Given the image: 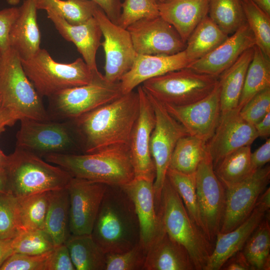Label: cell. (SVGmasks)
<instances>
[{
    "mask_svg": "<svg viewBox=\"0 0 270 270\" xmlns=\"http://www.w3.org/2000/svg\"><path fill=\"white\" fill-rule=\"evenodd\" d=\"M139 110L138 94L132 90L72 120L82 154L128 148Z\"/></svg>",
    "mask_w": 270,
    "mask_h": 270,
    "instance_id": "cell-1",
    "label": "cell"
},
{
    "mask_svg": "<svg viewBox=\"0 0 270 270\" xmlns=\"http://www.w3.org/2000/svg\"><path fill=\"white\" fill-rule=\"evenodd\" d=\"M90 234L106 254L122 253L140 242L134 204L121 186L108 185Z\"/></svg>",
    "mask_w": 270,
    "mask_h": 270,
    "instance_id": "cell-2",
    "label": "cell"
},
{
    "mask_svg": "<svg viewBox=\"0 0 270 270\" xmlns=\"http://www.w3.org/2000/svg\"><path fill=\"white\" fill-rule=\"evenodd\" d=\"M42 158L63 168L72 177L107 185L122 186L135 178L128 147L91 154H51Z\"/></svg>",
    "mask_w": 270,
    "mask_h": 270,
    "instance_id": "cell-3",
    "label": "cell"
},
{
    "mask_svg": "<svg viewBox=\"0 0 270 270\" xmlns=\"http://www.w3.org/2000/svg\"><path fill=\"white\" fill-rule=\"evenodd\" d=\"M4 178L8 193L20 198L65 188L72 176L60 167L16 146L8 156Z\"/></svg>",
    "mask_w": 270,
    "mask_h": 270,
    "instance_id": "cell-4",
    "label": "cell"
},
{
    "mask_svg": "<svg viewBox=\"0 0 270 270\" xmlns=\"http://www.w3.org/2000/svg\"><path fill=\"white\" fill-rule=\"evenodd\" d=\"M167 234L188 252L196 270H204L214 247L190 218L178 194L166 176L158 212Z\"/></svg>",
    "mask_w": 270,
    "mask_h": 270,
    "instance_id": "cell-5",
    "label": "cell"
},
{
    "mask_svg": "<svg viewBox=\"0 0 270 270\" xmlns=\"http://www.w3.org/2000/svg\"><path fill=\"white\" fill-rule=\"evenodd\" d=\"M0 96L4 106L16 120H50L34 86L26 76L17 52L11 48L2 53Z\"/></svg>",
    "mask_w": 270,
    "mask_h": 270,
    "instance_id": "cell-6",
    "label": "cell"
},
{
    "mask_svg": "<svg viewBox=\"0 0 270 270\" xmlns=\"http://www.w3.org/2000/svg\"><path fill=\"white\" fill-rule=\"evenodd\" d=\"M22 64L42 98H48L64 90L87 84L98 72L91 70L82 58L69 64L57 62L42 48L30 58L22 60Z\"/></svg>",
    "mask_w": 270,
    "mask_h": 270,
    "instance_id": "cell-7",
    "label": "cell"
},
{
    "mask_svg": "<svg viewBox=\"0 0 270 270\" xmlns=\"http://www.w3.org/2000/svg\"><path fill=\"white\" fill-rule=\"evenodd\" d=\"M120 82H108L98 72L89 84L64 90L48 98L51 120H74L122 95Z\"/></svg>",
    "mask_w": 270,
    "mask_h": 270,
    "instance_id": "cell-8",
    "label": "cell"
},
{
    "mask_svg": "<svg viewBox=\"0 0 270 270\" xmlns=\"http://www.w3.org/2000/svg\"><path fill=\"white\" fill-rule=\"evenodd\" d=\"M16 134V146L41 158L51 154H76L81 148L72 120L22 118Z\"/></svg>",
    "mask_w": 270,
    "mask_h": 270,
    "instance_id": "cell-9",
    "label": "cell"
},
{
    "mask_svg": "<svg viewBox=\"0 0 270 270\" xmlns=\"http://www.w3.org/2000/svg\"><path fill=\"white\" fill-rule=\"evenodd\" d=\"M218 83V77L196 72L188 68L150 78L143 89L164 104L184 106L208 95Z\"/></svg>",
    "mask_w": 270,
    "mask_h": 270,
    "instance_id": "cell-10",
    "label": "cell"
},
{
    "mask_svg": "<svg viewBox=\"0 0 270 270\" xmlns=\"http://www.w3.org/2000/svg\"><path fill=\"white\" fill-rule=\"evenodd\" d=\"M146 94L152 104L156 118L150 146L156 168L153 188L158 212L162 190L172 154L178 140L188 134L184 127L168 112L162 102L148 93Z\"/></svg>",
    "mask_w": 270,
    "mask_h": 270,
    "instance_id": "cell-11",
    "label": "cell"
},
{
    "mask_svg": "<svg viewBox=\"0 0 270 270\" xmlns=\"http://www.w3.org/2000/svg\"><path fill=\"white\" fill-rule=\"evenodd\" d=\"M196 192L204 232L212 244L220 232L226 206V188L216 176L207 150L196 172Z\"/></svg>",
    "mask_w": 270,
    "mask_h": 270,
    "instance_id": "cell-12",
    "label": "cell"
},
{
    "mask_svg": "<svg viewBox=\"0 0 270 270\" xmlns=\"http://www.w3.org/2000/svg\"><path fill=\"white\" fill-rule=\"evenodd\" d=\"M93 16L104 38L100 44L105 54L104 76L110 82H120L132 67L138 54L127 29L112 22L98 6Z\"/></svg>",
    "mask_w": 270,
    "mask_h": 270,
    "instance_id": "cell-13",
    "label": "cell"
},
{
    "mask_svg": "<svg viewBox=\"0 0 270 270\" xmlns=\"http://www.w3.org/2000/svg\"><path fill=\"white\" fill-rule=\"evenodd\" d=\"M270 182V167L266 164L243 181L226 188L225 210L220 232H230L248 218Z\"/></svg>",
    "mask_w": 270,
    "mask_h": 270,
    "instance_id": "cell-14",
    "label": "cell"
},
{
    "mask_svg": "<svg viewBox=\"0 0 270 270\" xmlns=\"http://www.w3.org/2000/svg\"><path fill=\"white\" fill-rule=\"evenodd\" d=\"M108 185L72 177L66 188L70 199L71 234H91Z\"/></svg>",
    "mask_w": 270,
    "mask_h": 270,
    "instance_id": "cell-15",
    "label": "cell"
},
{
    "mask_svg": "<svg viewBox=\"0 0 270 270\" xmlns=\"http://www.w3.org/2000/svg\"><path fill=\"white\" fill-rule=\"evenodd\" d=\"M139 113L129 142V152L135 178L154 182L156 168L150 151V136L155 125V114L148 94L138 87Z\"/></svg>",
    "mask_w": 270,
    "mask_h": 270,
    "instance_id": "cell-16",
    "label": "cell"
},
{
    "mask_svg": "<svg viewBox=\"0 0 270 270\" xmlns=\"http://www.w3.org/2000/svg\"><path fill=\"white\" fill-rule=\"evenodd\" d=\"M126 29L138 54H174L186 47L175 28L160 16L140 20Z\"/></svg>",
    "mask_w": 270,
    "mask_h": 270,
    "instance_id": "cell-17",
    "label": "cell"
},
{
    "mask_svg": "<svg viewBox=\"0 0 270 270\" xmlns=\"http://www.w3.org/2000/svg\"><path fill=\"white\" fill-rule=\"evenodd\" d=\"M164 104L188 135L207 142L216 129L222 113L218 80L214 90L197 102L184 106Z\"/></svg>",
    "mask_w": 270,
    "mask_h": 270,
    "instance_id": "cell-18",
    "label": "cell"
},
{
    "mask_svg": "<svg viewBox=\"0 0 270 270\" xmlns=\"http://www.w3.org/2000/svg\"><path fill=\"white\" fill-rule=\"evenodd\" d=\"M236 107L222 112L218 124L206 142L214 167L226 156L245 146H250L258 137L254 126L244 120Z\"/></svg>",
    "mask_w": 270,
    "mask_h": 270,
    "instance_id": "cell-19",
    "label": "cell"
},
{
    "mask_svg": "<svg viewBox=\"0 0 270 270\" xmlns=\"http://www.w3.org/2000/svg\"><path fill=\"white\" fill-rule=\"evenodd\" d=\"M256 42L246 22L219 46L186 68L198 72L218 77Z\"/></svg>",
    "mask_w": 270,
    "mask_h": 270,
    "instance_id": "cell-20",
    "label": "cell"
},
{
    "mask_svg": "<svg viewBox=\"0 0 270 270\" xmlns=\"http://www.w3.org/2000/svg\"><path fill=\"white\" fill-rule=\"evenodd\" d=\"M270 204L258 198L254 209L246 220L230 232H218L204 270H220L228 258L241 250L250 236L270 212Z\"/></svg>",
    "mask_w": 270,
    "mask_h": 270,
    "instance_id": "cell-21",
    "label": "cell"
},
{
    "mask_svg": "<svg viewBox=\"0 0 270 270\" xmlns=\"http://www.w3.org/2000/svg\"><path fill=\"white\" fill-rule=\"evenodd\" d=\"M190 64L184 50L174 54H138L130 70L120 81L122 94L150 78L186 68Z\"/></svg>",
    "mask_w": 270,
    "mask_h": 270,
    "instance_id": "cell-22",
    "label": "cell"
},
{
    "mask_svg": "<svg viewBox=\"0 0 270 270\" xmlns=\"http://www.w3.org/2000/svg\"><path fill=\"white\" fill-rule=\"evenodd\" d=\"M153 184L134 178L121 186L134 203L140 227V242L146 250L161 228L155 206Z\"/></svg>",
    "mask_w": 270,
    "mask_h": 270,
    "instance_id": "cell-23",
    "label": "cell"
},
{
    "mask_svg": "<svg viewBox=\"0 0 270 270\" xmlns=\"http://www.w3.org/2000/svg\"><path fill=\"white\" fill-rule=\"evenodd\" d=\"M50 19L57 31L66 40L72 42L80 54L82 59L92 70H98L96 64V54L101 44L102 32L93 16L86 22L72 24L54 12L46 11Z\"/></svg>",
    "mask_w": 270,
    "mask_h": 270,
    "instance_id": "cell-24",
    "label": "cell"
},
{
    "mask_svg": "<svg viewBox=\"0 0 270 270\" xmlns=\"http://www.w3.org/2000/svg\"><path fill=\"white\" fill-rule=\"evenodd\" d=\"M143 270H196V268L186 248L170 238L161 224L159 232L147 250Z\"/></svg>",
    "mask_w": 270,
    "mask_h": 270,
    "instance_id": "cell-25",
    "label": "cell"
},
{
    "mask_svg": "<svg viewBox=\"0 0 270 270\" xmlns=\"http://www.w3.org/2000/svg\"><path fill=\"white\" fill-rule=\"evenodd\" d=\"M37 0H24L9 34L10 47L21 60L30 58L40 50V32L37 20Z\"/></svg>",
    "mask_w": 270,
    "mask_h": 270,
    "instance_id": "cell-26",
    "label": "cell"
},
{
    "mask_svg": "<svg viewBox=\"0 0 270 270\" xmlns=\"http://www.w3.org/2000/svg\"><path fill=\"white\" fill-rule=\"evenodd\" d=\"M208 3L209 0H164L158 2L160 16L186 42L196 27L208 15Z\"/></svg>",
    "mask_w": 270,
    "mask_h": 270,
    "instance_id": "cell-27",
    "label": "cell"
},
{
    "mask_svg": "<svg viewBox=\"0 0 270 270\" xmlns=\"http://www.w3.org/2000/svg\"><path fill=\"white\" fill-rule=\"evenodd\" d=\"M254 47L245 51L218 77L222 112L238 106Z\"/></svg>",
    "mask_w": 270,
    "mask_h": 270,
    "instance_id": "cell-28",
    "label": "cell"
},
{
    "mask_svg": "<svg viewBox=\"0 0 270 270\" xmlns=\"http://www.w3.org/2000/svg\"><path fill=\"white\" fill-rule=\"evenodd\" d=\"M55 246L64 244L70 236V199L66 187L49 192L44 228Z\"/></svg>",
    "mask_w": 270,
    "mask_h": 270,
    "instance_id": "cell-29",
    "label": "cell"
},
{
    "mask_svg": "<svg viewBox=\"0 0 270 270\" xmlns=\"http://www.w3.org/2000/svg\"><path fill=\"white\" fill-rule=\"evenodd\" d=\"M76 270H106V253L91 234H70L65 243Z\"/></svg>",
    "mask_w": 270,
    "mask_h": 270,
    "instance_id": "cell-30",
    "label": "cell"
},
{
    "mask_svg": "<svg viewBox=\"0 0 270 270\" xmlns=\"http://www.w3.org/2000/svg\"><path fill=\"white\" fill-rule=\"evenodd\" d=\"M228 36L206 16L192 31L186 42L184 51L190 63L204 56Z\"/></svg>",
    "mask_w": 270,
    "mask_h": 270,
    "instance_id": "cell-31",
    "label": "cell"
},
{
    "mask_svg": "<svg viewBox=\"0 0 270 270\" xmlns=\"http://www.w3.org/2000/svg\"><path fill=\"white\" fill-rule=\"evenodd\" d=\"M251 152L250 146L242 147L228 154L214 167L225 188L243 181L255 172L252 168Z\"/></svg>",
    "mask_w": 270,
    "mask_h": 270,
    "instance_id": "cell-32",
    "label": "cell"
},
{
    "mask_svg": "<svg viewBox=\"0 0 270 270\" xmlns=\"http://www.w3.org/2000/svg\"><path fill=\"white\" fill-rule=\"evenodd\" d=\"M206 152V142L186 135L178 142L168 168L185 174H194Z\"/></svg>",
    "mask_w": 270,
    "mask_h": 270,
    "instance_id": "cell-33",
    "label": "cell"
},
{
    "mask_svg": "<svg viewBox=\"0 0 270 270\" xmlns=\"http://www.w3.org/2000/svg\"><path fill=\"white\" fill-rule=\"evenodd\" d=\"M270 87V58L256 46L246 71L238 107H243L253 96Z\"/></svg>",
    "mask_w": 270,
    "mask_h": 270,
    "instance_id": "cell-34",
    "label": "cell"
},
{
    "mask_svg": "<svg viewBox=\"0 0 270 270\" xmlns=\"http://www.w3.org/2000/svg\"><path fill=\"white\" fill-rule=\"evenodd\" d=\"M49 192L16 198L17 223L20 232L33 229H44Z\"/></svg>",
    "mask_w": 270,
    "mask_h": 270,
    "instance_id": "cell-35",
    "label": "cell"
},
{
    "mask_svg": "<svg viewBox=\"0 0 270 270\" xmlns=\"http://www.w3.org/2000/svg\"><path fill=\"white\" fill-rule=\"evenodd\" d=\"M242 251L253 270H270V212L250 236Z\"/></svg>",
    "mask_w": 270,
    "mask_h": 270,
    "instance_id": "cell-36",
    "label": "cell"
},
{
    "mask_svg": "<svg viewBox=\"0 0 270 270\" xmlns=\"http://www.w3.org/2000/svg\"><path fill=\"white\" fill-rule=\"evenodd\" d=\"M97 4L90 0H37L38 10L50 11L72 24L93 17Z\"/></svg>",
    "mask_w": 270,
    "mask_h": 270,
    "instance_id": "cell-37",
    "label": "cell"
},
{
    "mask_svg": "<svg viewBox=\"0 0 270 270\" xmlns=\"http://www.w3.org/2000/svg\"><path fill=\"white\" fill-rule=\"evenodd\" d=\"M208 14L228 36L246 22L242 0H209Z\"/></svg>",
    "mask_w": 270,
    "mask_h": 270,
    "instance_id": "cell-38",
    "label": "cell"
},
{
    "mask_svg": "<svg viewBox=\"0 0 270 270\" xmlns=\"http://www.w3.org/2000/svg\"><path fill=\"white\" fill-rule=\"evenodd\" d=\"M166 177L180 197L191 219L204 232L196 192V173L188 174L168 168Z\"/></svg>",
    "mask_w": 270,
    "mask_h": 270,
    "instance_id": "cell-39",
    "label": "cell"
},
{
    "mask_svg": "<svg viewBox=\"0 0 270 270\" xmlns=\"http://www.w3.org/2000/svg\"><path fill=\"white\" fill-rule=\"evenodd\" d=\"M246 20L254 36L256 46L270 58V16L252 0H242Z\"/></svg>",
    "mask_w": 270,
    "mask_h": 270,
    "instance_id": "cell-40",
    "label": "cell"
},
{
    "mask_svg": "<svg viewBox=\"0 0 270 270\" xmlns=\"http://www.w3.org/2000/svg\"><path fill=\"white\" fill-rule=\"evenodd\" d=\"M14 253L39 255L52 250L55 246L44 229H33L20 232L12 240Z\"/></svg>",
    "mask_w": 270,
    "mask_h": 270,
    "instance_id": "cell-41",
    "label": "cell"
},
{
    "mask_svg": "<svg viewBox=\"0 0 270 270\" xmlns=\"http://www.w3.org/2000/svg\"><path fill=\"white\" fill-rule=\"evenodd\" d=\"M121 8L118 25L125 29L140 20L160 16L157 0H124Z\"/></svg>",
    "mask_w": 270,
    "mask_h": 270,
    "instance_id": "cell-42",
    "label": "cell"
},
{
    "mask_svg": "<svg viewBox=\"0 0 270 270\" xmlns=\"http://www.w3.org/2000/svg\"><path fill=\"white\" fill-rule=\"evenodd\" d=\"M146 252L140 242L126 252L106 254V270H143Z\"/></svg>",
    "mask_w": 270,
    "mask_h": 270,
    "instance_id": "cell-43",
    "label": "cell"
},
{
    "mask_svg": "<svg viewBox=\"0 0 270 270\" xmlns=\"http://www.w3.org/2000/svg\"><path fill=\"white\" fill-rule=\"evenodd\" d=\"M16 198L10 193L0 194V238L12 240L20 232L16 216Z\"/></svg>",
    "mask_w": 270,
    "mask_h": 270,
    "instance_id": "cell-44",
    "label": "cell"
},
{
    "mask_svg": "<svg viewBox=\"0 0 270 270\" xmlns=\"http://www.w3.org/2000/svg\"><path fill=\"white\" fill-rule=\"evenodd\" d=\"M242 117L254 125L270 112V87L253 96L240 110Z\"/></svg>",
    "mask_w": 270,
    "mask_h": 270,
    "instance_id": "cell-45",
    "label": "cell"
},
{
    "mask_svg": "<svg viewBox=\"0 0 270 270\" xmlns=\"http://www.w3.org/2000/svg\"><path fill=\"white\" fill-rule=\"evenodd\" d=\"M52 250L39 255L14 253L4 262L0 270H46Z\"/></svg>",
    "mask_w": 270,
    "mask_h": 270,
    "instance_id": "cell-46",
    "label": "cell"
},
{
    "mask_svg": "<svg viewBox=\"0 0 270 270\" xmlns=\"http://www.w3.org/2000/svg\"><path fill=\"white\" fill-rule=\"evenodd\" d=\"M19 13V7L12 6L0 10V50L3 53L9 48V34Z\"/></svg>",
    "mask_w": 270,
    "mask_h": 270,
    "instance_id": "cell-47",
    "label": "cell"
},
{
    "mask_svg": "<svg viewBox=\"0 0 270 270\" xmlns=\"http://www.w3.org/2000/svg\"><path fill=\"white\" fill-rule=\"evenodd\" d=\"M46 270H76L66 244L55 246L48 260Z\"/></svg>",
    "mask_w": 270,
    "mask_h": 270,
    "instance_id": "cell-48",
    "label": "cell"
},
{
    "mask_svg": "<svg viewBox=\"0 0 270 270\" xmlns=\"http://www.w3.org/2000/svg\"><path fill=\"white\" fill-rule=\"evenodd\" d=\"M270 160V139L268 138L265 142L253 152H251L250 162L252 170L266 166Z\"/></svg>",
    "mask_w": 270,
    "mask_h": 270,
    "instance_id": "cell-49",
    "label": "cell"
},
{
    "mask_svg": "<svg viewBox=\"0 0 270 270\" xmlns=\"http://www.w3.org/2000/svg\"><path fill=\"white\" fill-rule=\"evenodd\" d=\"M95 2L106 14L108 18L118 24L121 14L120 0H90Z\"/></svg>",
    "mask_w": 270,
    "mask_h": 270,
    "instance_id": "cell-50",
    "label": "cell"
},
{
    "mask_svg": "<svg viewBox=\"0 0 270 270\" xmlns=\"http://www.w3.org/2000/svg\"><path fill=\"white\" fill-rule=\"evenodd\" d=\"M220 270H253V268L241 250L228 258Z\"/></svg>",
    "mask_w": 270,
    "mask_h": 270,
    "instance_id": "cell-51",
    "label": "cell"
},
{
    "mask_svg": "<svg viewBox=\"0 0 270 270\" xmlns=\"http://www.w3.org/2000/svg\"><path fill=\"white\" fill-rule=\"evenodd\" d=\"M17 122L12 113L3 105L0 96V133L4 131L7 126H12Z\"/></svg>",
    "mask_w": 270,
    "mask_h": 270,
    "instance_id": "cell-52",
    "label": "cell"
},
{
    "mask_svg": "<svg viewBox=\"0 0 270 270\" xmlns=\"http://www.w3.org/2000/svg\"><path fill=\"white\" fill-rule=\"evenodd\" d=\"M258 136L268 138L270 135V112L254 125Z\"/></svg>",
    "mask_w": 270,
    "mask_h": 270,
    "instance_id": "cell-53",
    "label": "cell"
},
{
    "mask_svg": "<svg viewBox=\"0 0 270 270\" xmlns=\"http://www.w3.org/2000/svg\"><path fill=\"white\" fill-rule=\"evenodd\" d=\"M12 240L0 238V268L4 262L14 253L12 246Z\"/></svg>",
    "mask_w": 270,
    "mask_h": 270,
    "instance_id": "cell-54",
    "label": "cell"
},
{
    "mask_svg": "<svg viewBox=\"0 0 270 270\" xmlns=\"http://www.w3.org/2000/svg\"><path fill=\"white\" fill-rule=\"evenodd\" d=\"M264 12L270 16V0H252Z\"/></svg>",
    "mask_w": 270,
    "mask_h": 270,
    "instance_id": "cell-55",
    "label": "cell"
},
{
    "mask_svg": "<svg viewBox=\"0 0 270 270\" xmlns=\"http://www.w3.org/2000/svg\"><path fill=\"white\" fill-rule=\"evenodd\" d=\"M0 134H1L0 133ZM7 158L8 156L6 155L0 149V174L4 177L5 168L6 164Z\"/></svg>",
    "mask_w": 270,
    "mask_h": 270,
    "instance_id": "cell-56",
    "label": "cell"
},
{
    "mask_svg": "<svg viewBox=\"0 0 270 270\" xmlns=\"http://www.w3.org/2000/svg\"><path fill=\"white\" fill-rule=\"evenodd\" d=\"M8 192L5 178L0 174V194Z\"/></svg>",
    "mask_w": 270,
    "mask_h": 270,
    "instance_id": "cell-57",
    "label": "cell"
},
{
    "mask_svg": "<svg viewBox=\"0 0 270 270\" xmlns=\"http://www.w3.org/2000/svg\"><path fill=\"white\" fill-rule=\"evenodd\" d=\"M20 1V0H6L8 4L12 6H15L18 4Z\"/></svg>",
    "mask_w": 270,
    "mask_h": 270,
    "instance_id": "cell-58",
    "label": "cell"
},
{
    "mask_svg": "<svg viewBox=\"0 0 270 270\" xmlns=\"http://www.w3.org/2000/svg\"><path fill=\"white\" fill-rule=\"evenodd\" d=\"M2 53L1 51L0 50V62H1V60H2Z\"/></svg>",
    "mask_w": 270,
    "mask_h": 270,
    "instance_id": "cell-59",
    "label": "cell"
},
{
    "mask_svg": "<svg viewBox=\"0 0 270 270\" xmlns=\"http://www.w3.org/2000/svg\"><path fill=\"white\" fill-rule=\"evenodd\" d=\"M158 2H163L164 0H157Z\"/></svg>",
    "mask_w": 270,
    "mask_h": 270,
    "instance_id": "cell-60",
    "label": "cell"
}]
</instances>
